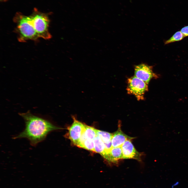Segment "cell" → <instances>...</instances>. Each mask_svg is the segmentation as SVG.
I'll use <instances>...</instances> for the list:
<instances>
[{"label": "cell", "instance_id": "1", "mask_svg": "<svg viewBox=\"0 0 188 188\" xmlns=\"http://www.w3.org/2000/svg\"><path fill=\"white\" fill-rule=\"evenodd\" d=\"M19 114L24 120L25 127L14 138H27L32 145L36 146L44 140L50 132L61 129L48 120L33 115L29 111Z\"/></svg>", "mask_w": 188, "mask_h": 188}, {"label": "cell", "instance_id": "2", "mask_svg": "<svg viewBox=\"0 0 188 188\" xmlns=\"http://www.w3.org/2000/svg\"><path fill=\"white\" fill-rule=\"evenodd\" d=\"M14 21L16 24V30L19 42L36 40L39 38L33 26L31 16L18 15L15 17Z\"/></svg>", "mask_w": 188, "mask_h": 188}, {"label": "cell", "instance_id": "3", "mask_svg": "<svg viewBox=\"0 0 188 188\" xmlns=\"http://www.w3.org/2000/svg\"><path fill=\"white\" fill-rule=\"evenodd\" d=\"M31 16L33 26L39 38L45 40L50 39L52 36L49 31L50 20L48 16L39 13Z\"/></svg>", "mask_w": 188, "mask_h": 188}, {"label": "cell", "instance_id": "4", "mask_svg": "<svg viewBox=\"0 0 188 188\" xmlns=\"http://www.w3.org/2000/svg\"><path fill=\"white\" fill-rule=\"evenodd\" d=\"M148 85L134 76L127 80V93L134 95L138 100H142L144 98V94L148 90Z\"/></svg>", "mask_w": 188, "mask_h": 188}, {"label": "cell", "instance_id": "5", "mask_svg": "<svg viewBox=\"0 0 188 188\" xmlns=\"http://www.w3.org/2000/svg\"><path fill=\"white\" fill-rule=\"evenodd\" d=\"M134 76L148 84L152 78H157L158 76L153 71V67L141 63L135 66Z\"/></svg>", "mask_w": 188, "mask_h": 188}, {"label": "cell", "instance_id": "6", "mask_svg": "<svg viewBox=\"0 0 188 188\" xmlns=\"http://www.w3.org/2000/svg\"><path fill=\"white\" fill-rule=\"evenodd\" d=\"M73 122L68 128L67 136L73 143L77 146L80 139L84 132L85 124L73 117Z\"/></svg>", "mask_w": 188, "mask_h": 188}, {"label": "cell", "instance_id": "7", "mask_svg": "<svg viewBox=\"0 0 188 188\" xmlns=\"http://www.w3.org/2000/svg\"><path fill=\"white\" fill-rule=\"evenodd\" d=\"M123 159H133L141 160V154L135 149L130 140H126L121 146Z\"/></svg>", "mask_w": 188, "mask_h": 188}, {"label": "cell", "instance_id": "8", "mask_svg": "<svg viewBox=\"0 0 188 188\" xmlns=\"http://www.w3.org/2000/svg\"><path fill=\"white\" fill-rule=\"evenodd\" d=\"M134 137L128 136L125 134L119 126L117 130L113 134L111 140L113 147H120L127 140H131Z\"/></svg>", "mask_w": 188, "mask_h": 188}, {"label": "cell", "instance_id": "9", "mask_svg": "<svg viewBox=\"0 0 188 188\" xmlns=\"http://www.w3.org/2000/svg\"><path fill=\"white\" fill-rule=\"evenodd\" d=\"M109 162L116 163L119 160L123 159L121 146L113 147L104 158Z\"/></svg>", "mask_w": 188, "mask_h": 188}, {"label": "cell", "instance_id": "10", "mask_svg": "<svg viewBox=\"0 0 188 188\" xmlns=\"http://www.w3.org/2000/svg\"><path fill=\"white\" fill-rule=\"evenodd\" d=\"M93 140L95 152L99 153L104 158L107 154L105 151L104 143L101 138L97 136Z\"/></svg>", "mask_w": 188, "mask_h": 188}, {"label": "cell", "instance_id": "11", "mask_svg": "<svg viewBox=\"0 0 188 188\" xmlns=\"http://www.w3.org/2000/svg\"><path fill=\"white\" fill-rule=\"evenodd\" d=\"M84 132L86 138L88 139L93 140L97 136L96 129L85 124Z\"/></svg>", "mask_w": 188, "mask_h": 188}, {"label": "cell", "instance_id": "12", "mask_svg": "<svg viewBox=\"0 0 188 188\" xmlns=\"http://www.w3.org/2000/svg\"><path fill=\"white\" fill-rule=\"evenodd\" d=\"M97 135L99 136L104 143H107L111 141L113 134L96 129Z\"/></svg>", "mask_w": 188, "mask_h": 188}, {"label": "cell", "instance_id": "13", "mask_svg": "<svg viewBox=\"0 0 188 188\" xmlns=\"http://www.w3.org/2000/svg\"><path fill=\"white\" fill-rule=\"evenodd\" d=\"M185 37L180 31L176 32L171 37L164 42L165 44L178 41L182 40Z\"/></svg>", "mask_w": 188, "mask_h": 188}, {"label": "cell", "instance_id": "14", "mask_svg": "<svg viewBox=\"0 0 188 188\" xmlns=\"http://www.w3.org/2000/svg\"><path fill=\"white\" fill-rule=\"evenodd\" d=\"M82 148L95 152L93 140L87 139L84 142Z\"/></svg>", "mask_w": 188, "mask_h": 188}, {"label": "cell", "instance_id": "15", "mask_svg": "<svg viewBox=\"0 0 188 188\" xmlns=\"http://www.w3.org/2000/svg\"><path fill=\"white\" fill-rule=\"evenodd\" d=\"M105 147V151L107 154L113 148L111 141L107 143H104Z\"/></svg>", "mask_w": 188, "mask_h": 188}, {"label": "cell", "instance_id": "16", "mask_svg": "<svg viewBox=\"0 0 188 188\" xmlns=\"http://www.w3.org/2000/svg\"><path fill=\"white\" fill-rule=\"evenodd\" d=\"M180 31L185 37L188 36V26L183 27Z\"/></svg>", "mask_w": 188, "mask_h": 188}, {"label": "cell", "instance_id": "17", "mask_svg": "<svg viewBox=\"0 0 188 188\" xmlns=\"http://www.w3.org/2000/svg\"><path fill=\"white\" fill-rule=\"evenodd\" d=\"M1 0L2 1H6L7 0Z\"/></svg>", "mask_w": 188, "mask_h": 188}]
</instances>
